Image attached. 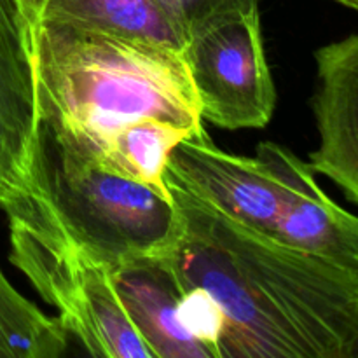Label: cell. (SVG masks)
<instances>
[{"label":"cell","instance_id":"cell-1","mask_svg":"<svg viewBox=\"0 0 358 358\" xmlns=\"http://www.w3.org/2000/svg\"><path fill=\"white\" fill-rule=\"evenodd\" d=\"M168 187L180 234L166 255L184 289L219 304L220 358H358V266L289 247Z\"/></svg>","mask_w":358,"mask_h":358},{"label":"cell","instance_id":"cell-2","mask_svg":"<svg viewBox=\"0 0 358 358\" xmlns=\"http://www.w3.org/2000/svg\"><path fill=\"white\" fill-rule=\"evenodd\" d=\"M38 107L96 154L117 128L159 119L208 138L182 51L62 23L31 35Z\"/></svg>","mask_w":358,"mask_h":358},{"label":"cell","instance_id":"cell-3","mask_svg":"<svg viewBox=\"0 0 358 358\" xmlns=\"http://www.w3.org/2000/svg\"><path fill=\"white\" fill-rule=\"evenodd\" d=\"M27 191L63 233L108 268L164 255L180 234L171 199L101 163L90 143L38 107Z\"/></svg>","mask_w":358,"mask_h":358},{"label":"cell","instance_id":"cell-4","mask_svg":"<svg viewBox=\"0 0 358 358\" xmlns=\"http://www.w3.org/2000/svg\"><path fill=\"white\" fill-rule=\"evenodd\" d=\"M9 217L10 262L59 311L86 352L105 358H154L126 315L112 269L70 240L31 192L2 206Z\"/></svg>","mask_w":358,"mask_h":358},{"label":"cell","instance_id":"cell-5","mask_svg":"<svg viewBox=\"0 0 358 358\" xmlns=\"http://www.w3.org/2000/svg\"><path fill=\"white\" fill-rule=\"evenodd\" d=\"M185 62L203 121L219 128H262L276 90L262 42L261 13L240 14L189 35Z\"/></svg>","mask_w":358,"mask_h":358},{"label":"cell","instance_id":"cell-6","mask_svg":"<svg viewBox=\"0 0 358 358\" xmlns=\"http://www.w3.org/2000/svg\"><path fill=\"white\" fill-rule=\"evenodd\" d=\"M164 180L268 236L282 217L283 185L273 168L257 156L224 152L210 136L182 140L170 154Z\"/></svg>","mask_w":358,"mask_h":358},{"label":"cell","instance_id":"cell-7","mask_svg":"<svg viewBox=\"0 0 358 358\" xmlns=\"http://www.w3.org/2000/svg\"><path fill=\"white\" fill-rule=\"evenodd\" d=\"M37 122L30 28L17 0H0V208L27 191Z\"/></svg>","mask_w":358,"mask_h":358},{"label":"cell","instance_id":"cell-8","mask_svg":"<svg viewBox=\"0 0 358 358\" xmlns=\"http://www.w3.org/2000/svg\"><path fill=\"white\" fill-rule=\"evenodd\" d=\"M257 157L283 185V210L273 238L289 247L358 266V217L325 194L310 163L275 142L257 147Z\"/></svg>","mask_w":358,"mask_h":358},{"label":"cell","instance_id":"cell-9","mask_svg":"<svg viewBox=\"0 0 358 358\" xmlns=\"http://www.w3.org/2000/svg\"><path fill=\"white\" fill-rule=\"evenodd\" d=\"M315 58L313 112L320 143L310 154V166L358 205V34L324 45Z\"/></svg>","mask_w":358,"mask_h":358},{"label":"cell","instance_id":"cell-10","mask_svg":"<svg viewBox=\"0 0 358 358\" xmlns=\"http://www.w3.org/2000/svg\"><path fill=\"white\" fill-rule=\"evenodd\" d=\"M119 301L154 358H213L180 324L184 285L168 255H142L112 268Z\"/></svg>","mask_w":358,"mask_h":358},{"label":"cell","instance_id":"cell-11","mask_svg":"<svg viewBox=\"0 0 358 358\" xmlns=\"http://www.w3.org/2000/svg\"><path fill=\"white\" fill-rule=\"evenodd\" d=\"M38 23L70 24L182 52L189 41L161 0H44Z\"/></svg>","mask_w":358,"mask_h":358},{"label":"cell","instance_id":"cell-12","mask_svg":"<svg viewBox=\"0 0 358 358\" xmlns=\"http://www.w3.org/2000/svg\"><path fill=\"white\" fill-rule=\"evenodd\" d=\"M185 138L194 135L159 119H138L115 129L103 142L98 157L110 170L171 199L164 171L170 154Z\"/></svg>","mask_w":358,"mask_h":358},{"label":"cell","instance_id":"cell-13","mask_svg":"<svg viewBox=\"0 0 358 358\" xmlns=\"http://www.w3.org/2000/svg\"><path fill=\"white\" fill-rule=\"evenodd\" d=\"M69 332L24 299L0 269V358H58Z\"/></svg>","mask_w":358,"mask_h":358},{"label":"cell","instance_id":"cell-14","mask_svg":"<svg viewBox=\"0 0 358 358\" xmlns=\"http://www.w3.org/2000/svg\"><path fill=\"white\" fill-rule=\"evenodd\" d=\"M180 324L192 338L212 352L213 358L219 355V341L224 329V317L219 304L208 292L198 287L184 289V296L178 306Z\"/></svg>","mask_w":358,"mask_h":358},{"label":"cell","instance_id":"cell-15","mask_svg":"<svg viewBox=\"0 0 358 358\" xmlns=\"http://www.w3.org/2000/svg\"><path fill=\"white\" fill-rule=\"evenodd\" d=\"M161 2L173 14L189 37L210 24L257 10L261 0H161Z\"/></svg>","mask_w":358,"mask_h":358},{"label":"cell","instance_id":"cell-16","mask_svg":"<svg viewBox=\"0 0 358 358\" xmlns=\"http://www.w3.org/2000/svg\"><path fill=\"white\" fill-rule=\"evenodd\" d=\"M42 2L44 0H17V6H20L21 13H23L24 20H27L31 35H34L35 27L38 23V14H41Z\"/></svg>","mask_w":358,"mask_h":358},{"label":"cell","instance_id":"cell-17","mask_svg":"<svg viewBox=\"0 0 358 358\" xmlns=\"http://www.w3.org/2000/svg\"><path fill=\"white\" fill-rule=\"evenodd\" d=\"M334 2L341 3V6L345 7H350V9L353 10H358V0H334Z\"/></svg>","mask_w":358,"mask_h":358}]
</instances>
